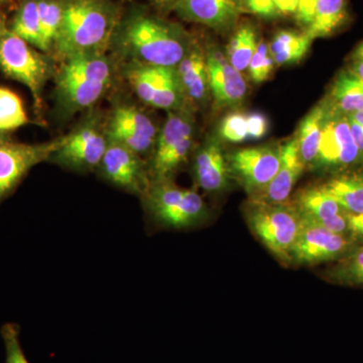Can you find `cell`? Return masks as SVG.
<instances>
[{"label":"cell","instance_id":"1","mask_svg":"<svg viewBox=\"0 0 363 363\" xmlns=\"http://www.w3.org/2000/svg\"><path fill=\"white\" fill-rule=\"evenodd\" d=\"M194 40L181 26L145 11H131L117 23L111 43L130 63L176 68Z\"/></svg>","mask_w":363,"mask_h":363},{"label":"cell","instance_id":"2","mask_svg":"<svg viewBox=\"0 0 363 363\" xmlns=\"http://www.w3.org/2000/svg\"><path fill=\"white\" fill-rule=\"evenodd\" d=\"M118 21L111 0H65L63 21L54 48L63 59L104 54Z\"/></svg>","mask_w":363,"mask_h":363},{"label":"cell","instance_id":"3","mask_svg":"<svg viewBox=\"0 0 363 363\" xmlns=\"http://www.w3.org/2000/svg\"><path fill=\"white\" fill-rule=\"evenodd\" d=\"M111 62L104 54H84L64 59L57 76L60 104L70 112L96 104L111 84Z\"/></svg>","mask_w":363,"mask_h":363},{"label":"cell","instance_id":"4","mask_svg":"<svg viewBox=\"0 0 363 363\" xmlns=\"http://www.w3.org/2000/svg\"><path fill=\"white\" fill-rule=\"evenodd\" d=\"M243 216L250 231L284 266L292 264V250L302 218L293 202L269 204L248 200Z\"/></svg>","mask_w":363,"mask_h":363},{"label":"cell","instance_id":"5","mask_svg":"<svg viewBox=\"0 0 363 363\" xmlns=\"http://www.w3.org/2000/svg\"><path fill=\"white\" fill-rule=\"evenodd\" d=\"M145 197V208L160 225L185 229L204 223L209 209L193 189L179 187L171 179L152 181Z\"/></svg>","mask_w":363,"mask_h":363},{"label":"cell","instance_id":"6","mask_svg":"<svg viewBox=\"0 0 363 363\" xmlns=\"http://www.w3.org/2000/svg\"><path fill=\"white\" fill-rule=\"evenodd\" d=\"M0 70L26 85L35 105L40 106L43 88L52 73L49 58L11 30H4L0 33Z\"/></svg>","mask_w":363,"mask_h":363},{"label":"cell","instance_id":"7","mask_svg":"<svg viewBox=\"0 0 363 363\" xmlns=\"http://www.w3.org/2000/svg\"><path fill=\"white\" fill-rule=\"evenodd\" d=\"M187 108L168 111L157 135L152 159L154 180H168L188 160L194 140V121Z\"/></svg>","mask_w":363,"mask_h":363},{"label":"cell","instance_id":"8","mask_svg":"<svg viewBox=\"0 0 363 363\" xmlns=\"http://www.w3.org/2000/svg\"><path fill=\"white\" fill-rule=\"evenodd\" d=\"M281 145H259L227 155L231 179L238 181L250 199L262 194L281 164Z\"/></svg>","mask_w":363,"mask_h":363},{"label":"cell","instance_id":"9","mask_svg":"<svg viewBox=\"0 0 363 363\" xmlns=\"http://www.w3.org/2000/svg\"><path fill=\"white\" fill-rule=\"evenodd\" d=\"M302 218V217H301ZM357 245L350 235L332 233L316 222L302 218L292 250V264L316 266L333 262Z\"/></svg>","mask_w":363,"mask_h":363},{"label":"cell","instance_id":"10","mask_svg":"<svg viewBox=\"0 0 363 363\" xmlns=\"http://www.w3.org/2000/svg\"><path fill=\"white\" fill-rule=\"evenodd\" d=\"M358 164H360L359 154L351 135L347 116L339 113L330 106L317 157L311 168L340 172Z\"/></svg>","mask_w":363,"mask_h":363},{"label":"cell","instance_id":"11","mask_svg":"<svg viewBox=\"0 0 363 363\" xmlns=\"http://www.w3.org/2000/svg\"><path fill=\"white\" fill-rule=\"evenodd\" d=\"M64 140L65 135L39 145L9 142L0 145V200L11 192L30 169L51 160Z\"/></svg>","mask_w":363,"mask_h":363},{"label":"cell","instance_id":"12","mask_svg":"<svg viewBox=\"0 0 363 363\" xmlns=\"http://www.w3.org/2000/svg\"><path fill=\"white\" fill-rule=\"evenodd\" d=\"M108 145L106 133L96 123H85L65 135L61 147L51 160L62 167L76 171H88L99 167Z\"/></svg>","mask_w":363,"mask_h":363},{"label":"cell","instance_id":"13","mask_svg":"<svg viewBox=\"0 0 363 363\" xmlns=\"http://www.w3.org/2000/svg\"><path fill=\"white\" fill-rule=\"evenodd\" d=\"M111 142L121 143L138 156L156 147L157 128L145 112L130 105H121L113 111L105 131Z\"/></svg>","mask_w":363,"mask_h":363},{"label":"cell","instance_id":"14","mask_svg":"<svg viewBox=\"0 0 363 363\" xmlns=\"http://www.w3.org/2000/svg\"><path fill=\"white\" fill-rule=\"evenodd\" d=\"M99 168L106 180L133 194L145 195L152 183L142 157L111 140H108Z\"/></svg>","mask_w":363,"mask_h":363},{"label":"cell","instance_id":"15","mask_svg":"<svg viewBox=\"0 0 363 363\" xmlns=\"http://www.w3.org/2000/svg\"><path fill=\"white\" fill-rule=\"evenodd\" d=\"M210 92L218 108L235 109L245 101L247 84L240 72L227 60L225 52L216 45L205 49Z\"/></svg>","mask_w":363,"mask_h":363},{"label":"cell","instance_id":"16","mask_svg":"<svg viewBox=\"0 0 363 363\" xmlns=\"http://www.w3.org/2000/svg\"><path fill=\"white\" fill-rule=\"evenodd\" d=\"M172 9L182 20L218 33L234 30L245 13L242 0H178Z\"/></svg>","mask_w":363,"mask_h":363},{"label":"cell","instance_id":"17","mask_svg":"<svg viewBox=\"0 0 363 363\" xmlns=\"http://www.w3.org/2000/svg\"><path fill=\"white\" fill-rule=\"evenodd\" d=\"M293 203L303 219L316 222L332 233L350 235L347 212L325 190L323 185L302 189L296 194Z\"/></svg>","mask_w":363,"mask_h":363},{"label":"cell","instance_id":"18","mask_svg":"<svg viewBox=\"0 0 363 363\" xmlns=\"http://www.w3.org/2000/svg\"><path fill=\"white\" fill-rule=\"evenodd\" d=\"M176 73L185 100L186 108L192 111L206 104L210 92L206 52L199 43L193 42L187 54L178 66Z\"/></svg>","mask_w":363,"mask_h":363},{"label":"cell","instance_id":"19","mask_svg":"<svg viewBox=\"0 0 363 363\" xmlns=\"http://www.w3.org/2000/svg\"><path fill=\"white\" fill-rule=\"evenodd\" d=\"M194 177L197 185L208 193L223 192L228 187L231 176L220 138L210 136L198 150Z\"/></svg>","mask_w":363,"mask_h":363},{"label":"cell","instance_id":"20","mask_svg":"<svg viewBox=\"0 0 363 363\" xmlns=\"http://www.w3.org/2000/svg\"><path fill=\"white\" fill-rule=\"evenodd\" d=\"M305 169L298 154L297 140L294 135L281 145V164L276 176L262 194L250 200L269 204L289 202L291 193Z\"/></svg>","mask_w":363,"mask_h":363},{"label":"cell","instance_id":"21","mask_svg":"<svg viewBox=\"0 0 363 363\" xmlns=\"http://www.w3.org/2000/svg\"><path fill=\"white\" fill-rule=\"evenodd\" d=\"M329 109L330 105L326 98L313 107L298 125V133L295 136L298 143V154L306 168H311L313 162L316 159Z\"/></svg>","mask_w":363,"mask_h":363},{"label":"cell","instance_id":"22","mask_svg":"<svg viewBox=\"0 0 363 363\" xmlns=\"http://www.w3.org/2000/svg\"><path fill=\"white\" fill-rule=\"evenodd\" d=\"M350 21L348 0H319L307 30H303L315 40L330 37Z\"/></svg>","mask_w":363,"mask_h":363},{"label":"cell","instance_id":"23","mask_svg":"<svg viewBox=\"0 0 363 363\" xmlns=\"http://www.w3.org/2000/svg\"><path fill=\"white\" fill-rule=\"evenodd\" d=\"M334 111L348 116L363 111V82L350 70L338 74L332 85L330 96L327 98Z\"/></svg>","mask_w":363,"mask_h":363},{"label":"cell","instance_id":"24","mask_svg":"<svg viewBox=\"0 0 363 363\" xmlns=\"http://www.w3.org/2000/svg\"><path fill=\"white\" fill-rule=\"evenodd\" d=\"M312 43L305 32L283 30L274 35L269 44V51L276 65H292L305 58Z\"/></svg>","mask_w":363,"mask_h":363},{"label":"cell","instance_id":"25","mask_svg":"<svg viewBox=\"0 0 363 363\" xmlns=\"http://www.w3.org/2000/svg\"><path fill=\"white\" fill-rule=\"evenodd\" d=\"M322 277L334 285L363 288V245H355L341 259L332 262Z\"/></svg>","mask_w":363,"mask_h":363},{"label":"cell","instance_id":"26","mask_svg":"<svg viewBox=\"0 0 363 363\" xmlns=\"http://www.w3.org/2000/svg\"><path fill=\"white\" fill-rule=\"evenodd\" d=\"M323 187L348 214L363 213V174L334 177Z\"/></svg>","mask_w":363,"mask_h":363},{"label":"cell","instance_id":"27","mask_svg":"<svg viewBox=\"0 0 363 363\" xmlns=\"http://www.w3.org/2000/svg\"><path fill=\"white\" fill-rule=\"evenodd\" d=\"M257 44L259 40L255 26L250 23H238L227 44L226 58L236 70L241 74L245 73Z\"/></svg>","mask_w":363,"mask_h":363},{"label":"cell","instance_id":"28","mask_svg":"<svg viewBox=\"0 0 363 363\" xmlns=\"http://www.w3.org/2000/svg\"><path fill=\"white\" fill-rule=\"evenodd\" d=\"M11 32L44 52L37 0H25L14 16Z\"/></svg>","mask_w":363,"mask_h":363},{"label":"cell","instance_id":"29","mask_svg":"<svg viewBox=\"0 0 363 363\" xmlns=\"http://www.w3.org/2000/svg\"><path fill=\"white\" fill-rule=\"evenodd\" d=\"M37 2L44 52H49L54 48L61 28L65 0H37Z\"/></svg>","mask_w":363,"mask_h":363},{"label":"cell","instance_id":"30","mask_svg":"<svg viewBox=\"0 0 363 363\" xmlns=\"http://www.w3.org/2000/svg\"><path fill=\"white\" fill-rule=\"evenodd\" d=\"M30 123L21 98L6 88L0 87V133L20 128Z\"/></svg>","mask_w":363,"mask_h":363},{"label":"cell","instance_id":"31","mask_svg":"<svg viewBox=\"0 0 363 363\" xmlns=\"http://www.w3.org/2000/svg\"><path fill=\"white\" fill-rule=\"evenodd\" d=\"M219 138L229 143H242L250 140L247 113L234 111L227 114L219 125Z\"/></svg>","mask_w":363,"mask_h":363},{"label":"cell","instance_id":"32","mask_svg":"<svg viewBox=\"0 0 363 363\" xmlns=\"http://www.w3.org/2000/svg\"><path fill=\"white\" fill-rule=\"evenodd\" d=\"M274 61L269 51V44L260 40L248 66V74L252 82L260 84L271 78L274 70Z\"/></svg>","mask_w":363,"mask_h":363},{"label":"cell","instance_id":"33","mask_svg":"<svg viewBox=\"0 0 363 363\" xmlns=\"http://www.w3.org/2000/svg\"><path fill=\"white\" fill-rule=\"evenodd\" d=\"M18 327L14 324H6L1 329V336L6 346V363H30L26 359L20 342Z\"/></svg>","mask_w":363,"mask_h":363},{"label":"cell","instance_id":"34","mask_svg":"<svg viewBox=\"0 0 363 363\" xmlns=\"http://www.w3.org/2000/svg\"><path fill=\"white\" fill-rule=\"evenodd\" d=\"M245 13L255 14L264 20L279 18V13L274 0H242Z\"/></svg>","mask_w":363,"mask_h":363},{"label":"cell","instance_id":"35","mask_svg":"<svg viewBox=\"0 0 363 363\" xmlns=\"http://www.w3.org/2000/svg\"><path fill=\"white\" fill-rule=\"evenodd\" d=\"M247 125L250 140H259L269 131V119L262 112H250L247 113Z\"/></svg>","mask_w":363,"mask_h":363},{"label":"cell","instance_id":"36","mask_svg":"<svg viewBox=\"0 0 363 363\" xmlns=\"http://www.w3.org/2000/svg\"><path fill=\"white\" fill-rule=\"evenodd\" d=\"M318 1L319 0H298L297 11L294 16L303 30H307L311 23Z\"/></svg>","mask_w":363,"mask_h":363},{"label":"cell","instance_id":"37","mask_svg":"<svg viewBox=\"0 0 363 363\" xmlns=\"http://www.w3.org/2000/svg\"><path fill=\"white\" fill-rule=\"evenodd\" d=\"M348 224H350V238L357 245H363V213L348 214Z\"/></svg>","mask_w":363,"mask_h":363},{"label":"cell","instance_id":"38","mask_svg":"<svg viewBox=\"0 0 363 363\" xmlns=\"http://www.w3.org/2000/svg\"><path fill=\"white\" fill-rule=\"evenodd\" d=\"M350 121L351 135L359 154L360 164H363V128L347 116Z\"/></svg>","mask_w":363,"mask_h":363},{"label":"cell","instance_id":"39","mask_svg":"<svg viewBox=\"0 0 363 363\" xmlns=\"http://www.w3.org/2000/svg\"><path fill=\"white\" fill-rule=\"evenodd\" d=\"M279 16H295L298 0H274Z\"/></svg>","mask_w":363,"mask_h":363},{"label":"cell","instance_id":"40","mask_svg":"<svg viewBox=\"0 0 363 363\" xmlns=\"http://www.w3.org/2000/svg\"><path fill=\"white\" fill-rule=\"evenodd\" d=\"M348 70L352 72L363 82V60H353Z\"/></svg>","mask_w":363,"mask_h":363},{"label":"cell","instance_id":"41","mask_svg":"<svg viewBox=\"0 0 363 363\" xmlns=\"http://www.w3.org/2000/svg\"><path fill=\"white\" fill-rule=\"evenodd\" d=\"M160 9H173L178 0H149Z\"/></svg>","mask_w":363,"mask_h":363},{"label":"cell","instance_id":"42","mask_svg":"<svg viewBox=\"0 0 363 363\" xmlns=\"http://www.w3.org/2000/svg\"><path fill=\"white\" fill-rule=\"evenodd\" d=\"M347 116L363 128V111L354 112V113L348 114Z\"/></svg>","mask_w":363,"mask_h":363},{"label":"cell","instance_id":"43","mask_svg":"<svg viewBox=\"0 0 363 363\" xmlns=\"http://www.w3.org/2000/svg\"><path fill=\"white\" fill-rule=\"evenodd\" d=\"M352 60H363V42L357 45L352 55Z\"/></svg>","mask_w":363,"mask_h":363},{"label":"cell","instance_id":"44","mask_svg":"<svg viewBox=\"0 0 363 363\" xmlns=\"http://www.w3.org/2000/svg\"><path fill=\"white\" fill-rule=\"evenodd\" d=\"M6 142L7 140H6V138H4V133H0V145Z\"/></svg>","mask_w":363,"mask_h":363},{"label":"cell","instance_id":"45","mask_svg":"<svg viewBox=\"0 0 363 363\" xmlns=\"http://www.w3.org/2000/svg\"><path fill=\"white\" fill-rule=\"evenodd\" d=\"M4 28H1V26H0V33H1L2 30H4Z\"/></svg>","mask_w":363,"mask_h":363}]
</instances>
